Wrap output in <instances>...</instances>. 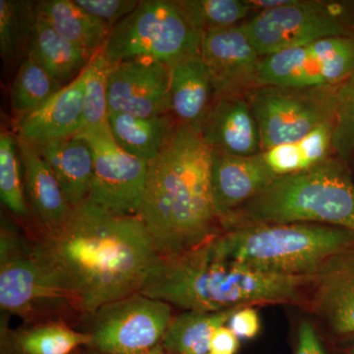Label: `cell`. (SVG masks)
Masks as SVG:
<instances>
[{"label":"cell","instance_id":"6da1fadb","mask_svg":"<svg viewBox=\"0 0 354 354\" xmlns=\"http://www.w3.org/2000/svg\"><path fill=\"white\" fill-rule=\"evenodd\" d=\"M32 252L79 300L86 318L140 292L158 254L137 216L116 215L86 200L62 227L27 234Z\"/></svg>","mask_w":354,"mask_h":354},{"label":"cell","instance_id":"7a4b0ae2","mask_svg":"<svg viewBox=\"0 0 354 354\" xmlns=\"http://www.w3.org/2000/svg\"><path fill=\"white\" fill-rule=\"evenodd\" d=\"M211 149L201 134L178 123L162 153L149 164L137 216L158 256L179 255L221 234L211 187Z\"/></svg>","mask_w":354,"mask_h":354},{"label":"cell","instance_id":"3957f363","mask_svg":"<svg viewBox=\"0 0 354 354\" xmlns=\"http://www.w3.org/2000/svg\"><path fill=\"white\" fill-rule=\"evenodd\" d=\"M313 276H277L221 259L202 245L174 256H157L140 293L186 311L221 312L252 304H295Z\"/></svg>","mask_w":354,"mask_h":354},{"label":"cell","instance_id":"277c9868","mask_svg":"<svg viewBox=\"0 0 354 354\" xmlns=\"http://www.w3.org/2000/svg\"><path fill=\"white\" fill-rule=\"evenodd\" d=\"M262 223H316L354 232V178L333 156L307 171L274 179L221 221V230Z\"/></svg>","mask_w":354,"mask_h":354},{"label":"cell","instance_id":"5b68a950","mask_svg":"<svg viewBox=\"0 0 354 354\" xmlns=\"http://www.w3.org/2000/svg\"><path fill=\"white\" fill-rule=\"evenodd\" d=\"M209 244L221 259L254 272L313 276L333 254L354 245V232L316 223H262L223 230Z\"/></svg>","mask_w":354,"mask_h":354},{"label":"cell","instance_id":"8992f818","mask_svg":"<svg viewBox=\"0 0 354 354\" xmlns=\"http://www.w3.org/2000/svg\"><path fill=\"white\" fill-rule=\"evenodd\" d=\"M0 305L34 323L86 319L79 300L35 255L27 237L4 227L0 237Z\"/></svg>","mask_w":354,"mask_h":354},{"label":"cell","instance_id":"52a82bcc","mask_svg":"<svg viewBox=\"0 0 354 354\" xmlns=\"http://www.w3.org/2000/svg\"><path fill=\"white\" fill-rule=\"evenodd\" d=\"M203 36L186 19L176 0H143L111 29L102 53L111 64L151 57L171 68L201 57Z\"/></svg>","mask_w":354,"mask_h":354},{"label":"cell","instance_id":"ba28073f","mask_svg":"<svg viewBox=\"0 0 354 354\" xmlns=\"http://www.w3.org/2000/svg\"><path fill=\"white\" fill-rule=\"evenodd\" d=\"M262 57L330 38H354V1L290 0L243 23Z\"/></svg>","mask_w":354,"mask_h":354},{"label":"cell","instance_id":"9c48e42d","mask_svg":"<svg viewBox=\"0 0 354 354\" xmlns=\"http://www.w3.org/2000/svg\"><path fill=\"white\" fill-rule=\"evenodd\" d=\"M335 88H250L245 97L259 128L262 151L297 141L334 120Z\"/></svg>","mask_w":354,"mask_h":354},{"label":"cell","instance_id":"30bf717a","mask_svg":"<svg viewBox=\"0 0 354 354\" xmlns=\"http://www.w3.org/2000/svg\"><path fill=\"white\" fill-rule=\"evenodd\" d=\"M172 318L171 304L137 292L88 316L85 333L102 354H141L162 342Z\"/></svg>","mask_w":354,"mask_h":354},{"label":"cell","instance_id":"8fae6325","mask_svg":"<svg viewBox=\"0 0 354 354\" xmlns=\"http://www.w3.org/2000/svg\"><path fill=\"white\" fill-rule=\"evenodd\" d=\"M354 70V38L320 39L261 59L257 86L335 88Z\"/></svg>","mask_w":354,"mask_h":354},{"label":"cell","instance_id":"7c38bea8","mask_svg":"<svg viewBox=\"0 0 354 354\" xmlns=\"http://www.w3.org/2000/svg\"><path fill=\"white\" fill-rule=\"evenodd\" d=\"M94 156L87 201L116 215L137 216L143 201L149 162L133 157L114 141L109 124L79 133Z\"/></svg>","mask_w":354,"mask_h":354},{"label":"cell","instance_id":"4fadbf2b","mask_svg":"<svg viewBox=\"0 0 354 354\" xmlns=\"http://www.w3.org/2000/svg\"><path fill=\"white\" fill-rule=\"evenodd\" d=\"M109 113L150 116L171 113V68L151 57H135L111 64Z\"/></svg>","mask_w":354,"mask_h":354},{"label":"cell","instance_id":"5bb4252c","mask_svg":"<svg viewBox=\"0 0 354 354\" xmlns=\"http://www.w3.org/2000/svg\"><path fill=\"white\" fill-rule=\"evenodd\" d=\"M201 58L211 76L215 97L245 95L257 86L258 68L262 57L256 50L243 23L205 32Z\"/></svg>","mask_w":354,"mask_h":354},{"label":"cell","instance_id":"9a60e30c","mask_svg":"<svg viewBox=\"0 0 354 354\" xmlns=\"http://www.w3.org/2000/svg\"><path fill=\"white\" fill-rule=\"evenodd\" d=\"M311 307L333 335L354 337V245L330 256L314 274Z\"/></svg>","mask_w":354,"mask_h":354},{"label":"cell","instance_id":"2e32d148","mask_svg":"<svg viewBox=\"0 0 354 354\" xmlns=\"http://www.w3.org/2000/svg\"><path fill=\"white\" fill-rule=\"evenodd\" d=\"M213 151L253 157L262 152L259 128L245 95L215 97L200 131Z\"/></svg>","mask_w":354,"mask_h":354},{"label":"cell","instance_id":"e0dca14e","mask_svg":"<svg viewBox=\"0 0 354 354\" xmlns=\"http://www.w3.org/2000/svg\"><path fill=\"white\" fill-rule=\"evenodd\" d=\"M84 91L83 71L38 109L18 116V138L38 146L76 136L83 129Z\"/></svg>","mask_w":354,"mask_h":354},{"label":"cell","instance_id":"ac0fdd59","mask_svg":"<svg viewBox=\"0 0 354 354\" xmlns=\"http://www.w3.org/2000/svg\"><path fill=\"white\" fill-rule=\"evenodd\" d=\"M211 152L212 196L220 221L277 179L263 164L259 153L236 157Z\"/></svg>","mask_w":354,"mask_h":354},{"label":"cell","instance_id":"d6986e66","mask_svg":"<svg viewBox=\"0 0 354 354\" xmlns=\"http://www.w3.org/2000/svg\"><path fill=\"white\" fill-rule=\"evenodd\" d=\"M17 141L24 165L25 190L38 227L46 232H53L66 223L73 208L53 169L36 147L18 137Z\"/></svg>","mask_w":354,"mask_h":354},{"label":"cell","instance_id":"ffe728a7","mask_svg":"<svg viewBox=\"0 0 354 354\" xmlns=\"http://www.w3.org/2000/svg\"><path fill=\"white\" fill-rule=\"evenodd\" d=\"M35 147L53 169L72 208L85 202L94 171V156L88 142L76 135Z\"/></svg>","mask_w":354,"mask_h":354},{"label":"cell","instance_id":"44dd1931","mask_svg":"<svg viewBox=\"0 0 354 354\" xmlns=\"http://www.w3.org/2000/svg\"><path fill=\"white\" fill-rule=\"evenodd\" d=\"M214 100L213 82L201 57L171 67V113L178 123L200 133Z\"/></svg>","mask_w":354,"mask_h":354},{"label":"cell","instance_id":"7402d4cb","mask_svg":"<svg viewBox=\"0 0 354 354\" xmlns=\"http://www.w3.org/2000/svg\"><path fill=\"white\" fill-rule=\"evenodd\" d=\"M178 121L174 114L143 116L109 113V127L114 141L133 157L150 164L171 140Z\"/></svg>","mask_w":354,"mask_h":354},{"label":"cell","instance_id":"603a6c76","mask_svg":"<svg viewBox=\"0 0 354 354\" xmlns=\"http://www.w3.org/2000/svg\"><path fill=\"white\" fill-rule=\"evenodd\" d=\"M26 55L38 62L62 87L73 82L92 59L82 48L60 36L39 14Z\"/></svg>","mask_w":354,"mask_h":354},{"label":"cell","instance_id":"cb8c5ba5","mask_svg":"<svg viewBox=\"0 0 354 354\" xmlns=\"http://www.w3.org/2000/svg\"><path fill=\"white\" fill-rule=\"evenodd\" d=\"M37 12L70 43L91 57L102 50L111 29L106 23L86 12L74 0L36 2Z\"/></svg>","mask_w":354,"mask_h":354},{"label":"cell","instance_id":"d4e9b609","mask_svg":"<svg viewBox=\"0 0 354 354\" xmlns=\"http://www.w3.org/2000/svg\"><path fill=\"white\" fill-rule=\"evenodd\" d=\"M334 120L327 121L304 138L262 151L261 160L272 176H291L307 171L333 157Z\"/></svg>","mask_w":354,"mask_h":354},{"label":"cell","instance_id":"484cf974","mask_svg":"<svg viewBox=\"0 0 354 354\" xmlns=\"http://www.w3.org/2000/svg\"><path fill=\"white\" fill-rule=\"evenodd\" d=\"M236 310L184 312L172 318L160 344L169 354H209L212 335Z\"/></svg>","mask_w":354,"mask_h":354},{"label":"cell","instance_id":"4316f807","mask_svg":"<svg viewBox=\"0 0 354 354\" xmlns=\"http://www.w3.org/2000/svg\"><path fill=\"white\" fill-rule=\"evenodd\" d=\"M14 351L18 354H72L81 346H90L91 337L64 322L35 323L11 335Z\"/></svg>","mask_w":354,"mask_h":354},{"label":"cell","instance_id":"83f0119b","mask_svg":"<svg viewBox=\"0 0 354 354\" xmlns=\"http://www.w3.org/2000/svg\"><path fill=\"white\" fill-rule=\"evenodd\" d=\"M37 19L36 2L0 0V53L3 59L27 53Z\"/></svg>","mask_w":354,"mask_h":354},{"label":"cell","instance_id":"f1b7e54d","mask_svg":"<svg viewBox=\"0 0 354 354\" xmlns=\"http://www.w3.org/2000/svg\"><path fill=\"white\" fill-rule=\"evenodd\" d=\"M186 19L205 34L241 25L253 12L248 0H176Z\"/></svg>","mask_w":354,"mask_h":354},{"label":"cell","instance_id":"f546056e","mask_svg":"<svg viewBox=\"0 0 354 354\" xmlns=\"http://www.w3.org/2000/svg\"><path fill=\"white\" fill-rule=\"evenodd\" d=\"M62 88L38 62L26 57L11 86V109L18 116L31 113Z\"/></svg>","mask_w":354,"mask_h":354},{"label":"cell","instance_id":"4dcf8cb0","mask_svg":"<svg viewBox=\"0 0 354 354\" xmlns=\"http://www.w3.org/2000/svg\"><path fill=\"white\" fill-rule=\"evenodd\" d=\"M111 64L102 51L92 57L85 73L83 130L109 124V74Z\"/></svg>","mask_w":354,"mask_h":354},{"label":"cell","instance_id":"1f68e13d","mask_svg":"<svg viewBox=\"0 0 354 354\" xmlns=\"http://www.w3.org/2000/svg\"><path fill=\"white\" fill-rule=\"evenodd\" d=\"M18 141L9 133L0 135V197L6 208L21 218H29L25 186L21 178Z\"/></svg>","mask_w":354,"mask_h":354},{"label":"cell","instance_id":"d6a6232c","mask_svg":"<svg viewBox=\"0 0 354 354\" xmlns=\"http://www.w3.org/2000/svg\"><path fill=\"white\" fill-rule=\"evenodd\" d=\"M333 150L346 164L354 158V70L335 88Z\"/></svg>","mask_w":354,"mask_h":354},{"label":"cell","instance_id":"836d02e7","mask_svg":"<svg viewBox=\"0 0 354 354\" xmlns=\"http://www.w3.org/2000/svg\"><path fill=\"white\" fill-rule=\"evenodd\" d=\"M77 6L106 23L111 29L138 7V0H74Z\"/></svg>","mask_w":354,"mask_h":354},{"label":"cell","instance_id":"e575fe53","mask_svg":"<svg viewBox=\"0 0 354 354\" xmlns=\"http://www.w3.org/2000/svg\"><path fill=\"white\" fill-rule=\"evenodd\" d=\"M228 328L239 339H253L260 330V318L252 307L237 309L228 321Z\"/></svg>","mask_w":354,"mask_h":354},{"label":"cell","instance_id":"d590c367","mask_svg":"<svg viewBox=\"0 0 354 354\" xmlns=\"http://www.w3.org/2000/svg\"><path fill=\"white\" fill-rule=\"evenodd\" d=\"M295 354H327L309 321L304 320L299 324Z\"/></svg>","mask_w":354,"mask_h":354},{"label":"cell","instance_id":"8d00e7d4","mask_svg":"<svg viewBox=\"0 0 354 354\" xmlns=\"http://www.w3.org/2000/svg\"><path fill=\"white\" fill-rule=\"evenodd\" d=\"M239 348V337L225 326L216 329L212 335L209 354H235Z\"/></svg>","mask_w":354,"mask_h":354},{"label":"cell","instance_id":"74e56055","mask_svg":"<svg viewBox=\"0 0 354 354\" xmlns=\"http://www.w3.org/2000/svg\"><path fill=\"white\" fill-rule=\"evenodd\" d=\"M141 354H169L167 353V349L162 346V344H158L155 348L149 349L148 351H145V353Z\"/></svg>","mask_w":354,"mask_h":354},{"label":"cell","instance_id":"f35d334b","mask_svg":"<svg viewBox=\"0 0 354 354\" xmlns=\"http://www.w3.org/2000/svg\"><path fill=\"white\" fill-rule=\"evenodd\" d=\"M76 354H102L100 353V351H95V348H91V346H87V348L83 349H77Z\"/></svg>","mask_w":354,"mask_h":354},{"label":"cell","instance_id":"ab89813d","mask_svg":"<svg viewBox=\"0 0 354 354\" xmlns=\"http://www.w3.org/2000/svg\"><path fill=\"white\" fill-rule=\"evenodd\" d=\"M348 354H354V346H351V348H349Z\"/></svg>","mask_w":354,"mask_h":354},{"label":"cell","instance_id":"60d3db41","mask_svg":"<svg viewBox=\"0 0 354 354\" xmlns=\"http://www.w3.org/2000/svg\"></svg>","mask_w":354,"mask_h":354}]
</instances>
